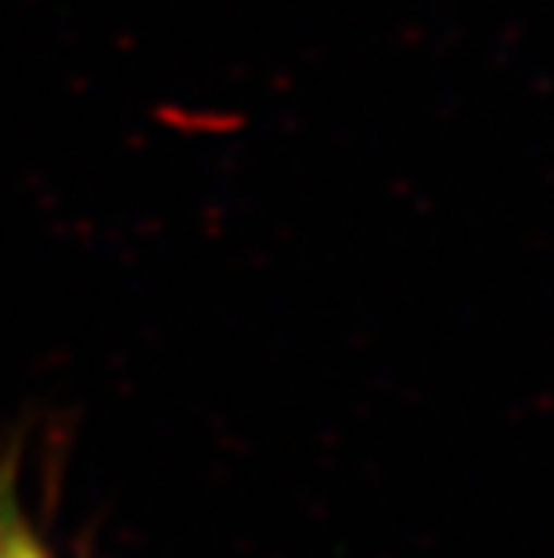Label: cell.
<instances>
[{
	"instance_id": "6da1fadb",
	"label": "cell",
	"mask_w": 554,
	"mask_h": 558,
	"mask_svg": "<svg viewBox=\"0 0 554 558\" xmlns=\"http://www.w3.org/2000/svg\"><path fill=\"white\" fill-rule=\"evenodd\" d=\"M0 558H51L22 512L11 469H0Z\"/></svg>"
}]
</instances>
